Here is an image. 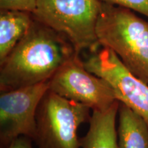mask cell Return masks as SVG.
I'll return each mask as SVG.
<instances>
[{"label":"cell","instance_id":"1","mask_svg":"<svg viewBox=\"0 0 148 148\" xmlns=\"http://www.w3.org/2000/svg\"><path fill=\"white\" fill-rule=\"evenodd\" d=\"M75 53L69 40L34 18L25 36L0 62V90L49 81Z\"/></svg>","mask_w":148,"mask_h":148},{"label":"cell","instance_id":"2","mask_svg":"<svg viewBox=\"0 0 148 148\" xmlns=\"http://www.w3.org/2000/svg\"><path fill=\"white\" fill-rule=\"evenodd\" d=\"M96 34L99 45L113 51L133 75L148 84V21L128 8L101 2Z\"/></svg>","mask_w":148,"mask_h":148},{"label":"cell","instance_id":"3","mask_svg":"<svg viewBox=\"0 0 148 148\" xmlns=\"http://www.w3.org/2000/svg\"><path fill=\"white\" fill-rule=\"evenodd\" d=\"M100 0H37L33 18L64 36L75 52L97 51L96 25Z\"/></svg>","mask_w":148,"mask_h":148},{"label":"cell","instance_id":"4","mask_svg":"<svg viewBox=\"0 0 148 148\" xmlns=\"http://www.w3.org/2000/svg\"><path fill=\"white\" fill-rule=\"evenodd\" d=\"M90 109L48 90L36 113L34 142L38 148H81L77 129L89 123Z\"/></svg>","mask_w":148,"mask_h":148},{"label":"cell","instance_id":"5","mask_svg":"<svg viewBox=\"0 0 148 148\" xmlns=\"http://www.w3.org/2000/svg\"><path fill=\"white\" fill-rule=\"evenodd\" d=\"M49 90L70 100L86 105L92 111H104L117 101L104 79L85 68L75 53L49 79Z\"/></svg>","mask_w":148,"mask_h":148},{"label":"cell","instance_id":"6","mask_svg":"<svg viewBox=\"0 0 148 148\" xmlns=\"http://www.w3.org/2000/svg\"><path fill=\"white\" fill-rule=\"evenodd\" d=\"M49 89V80L1 92L0 148H8L20 136H28L34 140L37 108Z\"/></svg>","mask_w":148,"mask_h":148},{"label":"cell","instance_id":"7","mask_svg":"<svg viewBox=\"0 0 148 148\" xmlns=\"http://www.w3.org/2000/svg\"><path fill=\"white\" fill-rule=\"evenodd\" d=\"M83 62L88 71L108 83L118 101L127 105L148 125V84L133 75L113 51L102 47Z\"/></svg>","mask_w":148,"mask_h":148},{"label":"cell","instance_id":"8","mask_svg":"<svg viewBox=\"0 0 148 148\" xmlns=\"http://www.w3.org/2000/svg\"><path fill=\"white\" fill-rule=\"evenodd\" d=\"M119 101L104 111H92L86 134L79 138L81 148H119L116 120Z\"/></svg>","mask_w":148,"mask_h":148},{"label":"cell","instance_id":"9","mask_svg":"<svg viewBox=\"0 0 148 148\" xmlns=\"http://www.w3.org/2000/svg\"><path fill=\"white\" fill-rule=\"evenodd\" d=\"M118 120L119 148H148V125L141 116L120 102Z\"/></svg>","mask_w":148,"mask_h":148},{"label":"cell","instance_id":"10","mask_svg":"<svg viewBox=\"0 0 148 148\" xmlns=\"http://www.w3.org/2000/svg\"><path fill=\"white\" fill-rule=\"evenodd\" d=\"M34 21L29 12L16 10L0 12V62L26 34Z\"/></svg>","mask_w":148,"mask_h":148},{"label":"cell","instance_id":"11","mask_svg":"<svg viewBox=\"0 0 148 148\" xmlns=\"http://www.w3.org/2000/svg\"><path fill=\"white\" fill-rule=\"evenodd\" d=\"M37 0H0L2 10L23 11L32 14L36 10Z\"/></svg>","mask_w":148,"mask_h":148},{"label":"cell","instance_id":"12","mask_svg":"<svg viewBox=\"0 0 148 148\" xmlns=\"http://www.w3.org/2000/svg\"><path fill=\"white\" fill-rule=\"evenodd\" d=\"M102 3L128 8L148 18V0H100Z\"/></svg>","mask_w":148,"mask_h":148},{"label":"cell","instance_id":"13","mask_svg":"<svg viewBox=\"0 0 148 148\" xmlns=\"http://www.w3.org/2000/svg\"><path fill=\"white\" fill-rule=\"evenodd\" d=\"M33 140L28 136H20L11 143L8 148H34Z\"/></svg>","mask_w":148,"mask_h":148}]
</instances>
